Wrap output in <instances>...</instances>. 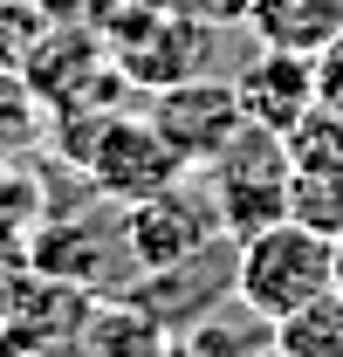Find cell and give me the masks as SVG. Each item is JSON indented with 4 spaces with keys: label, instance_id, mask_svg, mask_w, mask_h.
Here are the masks:
<instances>
[{
    "label": "cell",
    "instance_id": "obj_1",
    "mask_svg": "<svg viewBox=\"0 0 343 357\" xmlns=\"http://www.w3.org/2000/svg\"><path fill=\"white\" fill-rule=\"evenodd\" d=\"M48 124H55L62 158L110 206H137V199H151V192H165L192 172L144 110H76V117H48Z\"/></svg>",
    "mask_w": 343,
    "mask_h": 357
},
{
    "label": "cell",
    "instance_id": "obj_2",
    "mask_svg": "<svg viewBox=\"0 0 343 357\" xmlns=\"http://www.w3.org/2000/svg\"><path fill=\"white\" fill-rule=\"evenodd\" d=\"M330 289H337V241L330 234L302 220H275L247 241H234V303L254 310L261 323L309 310Z\"/></svg>",
    "mask_w": 343,
    "mask_h": 357
},
{
    "label": "cell",
    "instance_id": "obj_3",
    "mask_svg": "<svg viewBox=\"0 0 343 357\" xmlns=\"http://www.w3.org/2000/svg\"><path fill=\"white\" fill-rule=\"evenodd\" d=\"M206 172V192H213V213L227 241H247L261 227L289 220V185H296V158H289V137L261 131V124H241V137L220 151Z\"/></svg>",
    "mask_w": 343,
    "mask_h": 357
},
{
    "label": "cell",
    "instance_id": "obj_4",
    "mask_svg": "<svg viewBox=\"0 0 343 357\" xmlns=\"http://www.w3.org/2000/svg\"><path fill=\"white\" fill-rule=\"evenodd\" d=\"M21 76L42 96L48 117H76V110H117V96L130 89V76L117 69V55L103 42V28H69L48 21L35 48L21 55Z\"/></svg>",
    "mask_w": 343,
    "mask_h": 357
},
{
    "label": "cell",
    "instance_id": "obj_5",
    "mask_svg": "<svg viewBox=\"0 0 343 357\" xmlns=\"http://www.w3.org/2000/svg\"><path fill=\"white\" fill-rule=\"evenodd\" d=\"M220 213H213V192H192L185 178L124 206V255L137 275H158V268H178V261H199L206 248H220Z\"/></svg>",
    "mask_w": 343,
    "mask_h": 357
},
{
    "label": "cell",
    "instance_id": "obj_6",
    "mask_svg": "<svg viewBox=\"0 0 343 357\" xmlns=\"http://www.w3.org/2000/svg\"><path fill=\"white\" fill-rule=\"evenodd\" d=\"M158 131H165V144L199 172V165H213L220 151L241 137V124H247V110H241V89L227 83V76H185V83H165L151 89V110H144Z\"/></svg>",
    "mask_w": 343,
    "mask_h": 357
},
{
    "label": "cell",
    "instance_id": "obj_7",
    "mask_svg": "<svg viewBox=\"0 0 343 357\" xmlns=\"http://www.w3.org/2000/svg\"><path fill=\"white\" fill-rule=\"evenodd\" d=\"M241 89V110H247V124L261 131H296L302 117L316 110V55H289V48H261L254 62L234 76Z\"/></svg>",
    "mask_w": 343,
    "mask_h": 357
},
{
    "label": "cell",
    "instance_id": "obj_8",
    "mask_svg": "<svg viewBox=\"0 0 343 357\" xmlns=\"http://www.w3.org/2000/svg\"><path fill=\"white\" fill-rule=\"evenodd\" d=\"M165 344H172V330L144 303H130V296L89 303L83 330H76V351L83 357H165Z\"/></svg>",
    "mask_w": 343,
    "mask_h": 357
},
{
    "label": "cell",
    "instance_id": "obj_9",
    "mask_svg": "<svg viewBox=\"0 0 343 357\" xmlns=\"http://www.w3.org/2000/svg\"><path fill=\"white\" fill-rule=\"evenodd\" d=\"M247 28L261 48H289V55H323L343 35V0H254Z\"/></svg>",
    "mask_w": 343,
    "mask_h": 357
},
{
    "label": "cell",
    "instance_id": "obj_10",
    "mask_svg": "<svg viewBox=\"0 0 343 357\" xmlns=\"http://www.w3.org/2000/svg\"><path fill=\"white\" fill-rule=\"evenodd\" d=\"M275 351V323H261L254 310L241 316H192V323H178L172 330L165 357H268Z\"/></svg>",
    "mask_w": 343,
    "mask_h": 357
},
{
    "label": "cell",
    "instance_id": "obj_11",
    "mask_svg": "<svg viewBox=\"0 0 343 357\" xmlns=\"http://www.w3.org/2000/svg\"><path fill=\"white\" fill-rule=\"evenodd\" d=\"M35 144H48V110L28 89L21 69H0V165L35 158Z\"/></svg>",
    "mask_w": 343,
    "mask_h": 357
},
{
    "label": "cell",
    "instance_id": "obj_12",
    "mask_svg": "<svg viewBox=\"0 0 343 357\" xmlns=\"http://www.w3.org/2000/svg\"><path fill=\"white\" fill-rule=\"evenodd\" d=\"M275 357H343V296L337 289L275 323Z\"/></svg>",
    "mask_w": 343,
    "mask_h": 357
},
{
    "label": "cell",
    "instance_id": "obj_13",
    "mask_svg": "<svg viewBox=\"0 0 343 357\" xmlns=\"http://www.w3.org/2000/svg\"><path fill=\"white\" fill-rule=\"evenodd\" d=\"M289 220L316 227V234H343V158L337 165H296V185H289Z\"/></svg>",
    "mask_w": 343,
    "mask_h": 357
},
{
    "label": "cell",
    "instance_id": "obj_14",
    "mask_svg": "<svg viewBox=\"0 0 343 357\" xmlns=\"http://www.w3.org/2000/svg\"><path fill=\"white\" fill-rule=\"evenodd\" d=\"M117 7H124V0H42L48 21H69V28H110Z\"/></svg>",
    "mask_w": 343,
    "mask_h": 357
},
{
    "label": "cell",
    "instance_id": "obj_15",
    "mask_svg": "<svg viewBox=\"0 0 343 357\" xmlns=\"http://www.w3.org/2000/svg\"><path fill=\"white\" fill-rule=\"evenodd\" d=\"M316 103H323L330 117H343V35L316 55Z\"/></svg>",
    "mask_w": 343,
    "mask_h": 357
},
{
    "label": "cell",
    "instance_id": "obj_16",
    "mask_svg": "<svg viewBox=\"0 0 343 357\" xmlns=\"http://www.w3.org/2000/svg\"><path fill=\"white\" fill-rule=\"evenodd\" d=\"M172 7H185V14L206 21V28H247V7H254V0H172Z\"/></svg>",
    "mask_w": 343,
    "mask_h": 357
},
{
    "label": "cell",
    "instance_id": "obj_17",
    "mask_svg": "<svg viewBox=\"0 0 343 357\" xmlns=\"http://www.w3.org/2000/svg\"><path fill=\"white\" fill-rule=\"evenodd\" d=\"M337 296H343V234H337Z\"/></svg>",
    "mask_w": 343,
    "mask_h": 357
}]
</instances>
